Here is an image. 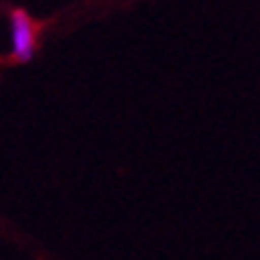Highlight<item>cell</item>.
<instances>
[{"label":"cell","mask_w":260,"mask_h":260,"mask_svg":"<svg viewBox=\"0 0 260 260\" xmlns=\"http://www.w3.org/2000/svg\"><path fill=\"white\" fill-rule=\"evenodd\" d=\"M10 17V39H12V53L10 57H3L0 62H10V64H24L34 60L36 50H39V41H41V31L46 22L34 19L26 10L22 8H10L8 10Z\"/></svg>","instance_id":"obj_1"}]
</instances>
